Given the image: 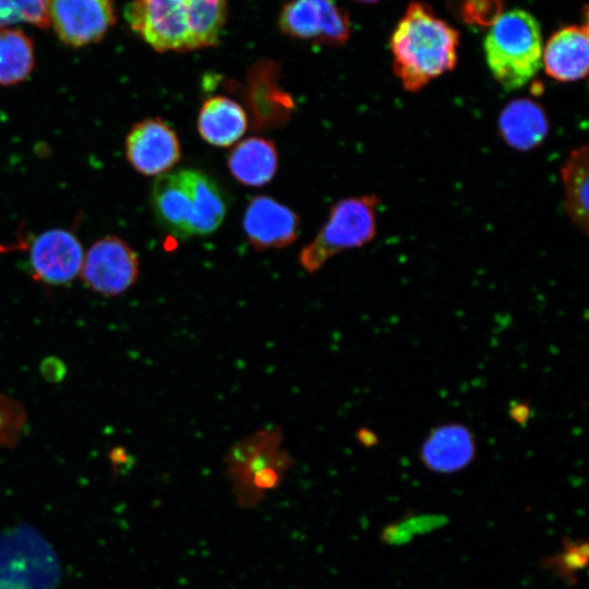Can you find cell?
I'll use <instances>...</instances> for the list:
<instances>
[{
    "mask_svg": "<svg viewBox=\"0 0 589 589\" xmlns=\"http://www.w3.org/2000/svg\"><path fill=\"white\" fill-rule=\"evenodd\" d=\"M227 7V0H131L124 17L156 51L187 52L217 45Z\"/></svg>",
    "mask_w": 589,
    "mask_h": 589,
    "instance_id": "cell-1",
    "label": "cell"
},
{
    "mask_svg": "<svg viewBox=\"0 0 589 589\" xmlns=\"http://www.w3.org/2000/svg\"><path fill=\"white\" fill-rule=\"evenodd\" d=\"M458 44L455 28L425 4L412 2L390 37L394 74L404 89L418 92L455 68Z\"/></svg>",
    "mask_w": 589,
    "mask_h": 589,
    "instance_id": "cell-2",
    "label": "cell"
},
{
    "mask_svg": "<svg viewBox=\"0 0 589 589\" xmlns=\"http://www.w3.org/2000/svg\"><path fill=\"white\" fill-rule=\"evenodd\" d=\"M488 67L506 91L525 86L542 65V36L536 17L521 9L502 14L484 38Z\"/></svg>",
    "mask_w": 589,
    "mask_h": 589,
    "instance_id": "cell-3",
    "label": "cell"
},
{
    "mask_svg": "<svg viewBox=\"0 0 589 589\" xmlns=\"http://www.w3.org/2000/svg\"><path fill=\"white\" fill-rule=\"evenodd\" d=\"M279 428H265L232 445L225 462L237 501L253 506L275 489L291 467L290 455L281 449Z\"/></svg>",
    "mask_w": 589,
    "mask_h": 589,
    "instance_id": "cell-4",
    "label": "cell"
},
{
    "mask_svg": "<svg viewBox=\"0 0 589 589\" xmlns=\"http://www.w3.org/2000/svg\"><path fill=\"white\" fill-rule=\"evenodd\" d=\"M380 197L350 196L337 202L316 236L299 253V264L308 273L317 272L328 260L346 250L363 247L376 235Z\"/></svg>",
    "mask_w": 589,
    "mask_h": 589,
    "instance_id": "cell-5",
    "label": "cell"
},
{
    "mask_svg": "<svg viewBox=\"0 0 589 589\" xmlns=\"http://www.w3.org/2000/svg\"><path fill=\"white\" fill-rule=\"evenodd\" d=\"M140 261L120 237L106 236L84 253L80 276L93 291L107 297L122 294L137 280Z\"/></svg>",
    "mask_w": 589,
    "mask_h": 589,
    "instance_id": "cell-6",
    "label": "cell"
},
{
    "mask_svg": "<svg viewBox=\"0 0 589 589\" xmlns=\"http://www.w3.org/2000/svg\"><path fill=\"white\" fill-rule=\"evenodd\" d=\"M288 36L329 46H342L350 35L348 13L336 0H291L279 14Z\"/></svg>",
    "mask_w": 589,
    "mask_h": 589,
    "instance_id": "cell-7",
    "label": "cell"
},
{
    "mask_svg": "<svg viewBox=\"0 0 589 589\" xmlns=\"http://www.w3.org/2000/svg\"><path fill=\"white\" fill-rule=\"evenodd\" d=\"M47 13L60 41L74 48L100 41L117 20L112 0H47Z\"/></svg>",
    "mask_w": 589,
    "mask_h": 589,
    "instance_id": "cell-8",
    "label": "cell"
},
{
    "mask_svg": "<svg viewBox=\"0 0 589 589\" xmlns=\"http://www.w3.org/2000/svg\"><path fill=\"white\" fill-rule=\"evenodd\" d=\"M125 156L130 165L145 176L168 172L181 158L176 131L159 118L136 122L125 137Z\"/></svg>",
    "mask_w": 589,
    "mask_h": 589,
    "instance_id": "cell-9",
    "label": "cell"
},
{
    "mask_svg": "<svg viewBox=\"0 0 589 589\" xmlns=\"http://www.w3.org/2000/svg\"><path fill=\"white\" fill-rule=\"evenodd\" d=\"M84 252L77 237L55 228L37 236L29 250L32 275L49 285H65L80 275Z\"/></svg>",
    "mask_w": 589,
    "mask_h": 589,
    "instance_id": "cell-10",
    "label": "cell"
},
{
    "mask_svg": "<svg viewBox=\"0 0 589 589\" xmlns=\"http://www.w3.org/2000/svg\"><path fill=\"white\" fill-rule=\"evenodd\" d=\"M279 73V65L272 60H261L249 71L244 98L255 130L284 125L294 110L291 95L278 84Z\"/></svg>",
    "mask_w": 589,
    "mask_h": 589,
    "instance_id": "cell-11",
    "label": "cell"
},
{
    "mask_svg": "<svg viewBox=\"0 0 589 589\" xmlns=\"http://www.w3.org/2000/svg\"><path fill=\"white\" fill-rule=\"evenodd\" d=\"M242 226L249 243L255 250L264 251L292 244L299 235L300 219L279 201L257 195L249 201Z\"/></svg>",
    "mask_w": 589,
    "mask_h": 589,
    "instance_id": "cell-12",
    "label": "cell"
},
{
    "mask_svg": "<svg viewBox=\"0 0 589 589\" xmlns=\"http://www.w3.org/2000/svg\"><path fill=\"white\" fill-rule=\"evenodd\" d=\"M545 73L562 83L587 76L589 63L588 24L569 25L555 32L542 51Z\"/></svg>",
    "mask_w": 589,
    "mask_h": 589,
    "instance_id": "cell-13",
    "label": "cell"
},
{
    "mask_svg": "<svg viewBox=\"0 0 589 589\" xmlns=\"http://www.w3.org/2000/svg\"><path fill=\"white\" fill-rule=\"evenodd\" d=\"M474 456V436L461 423H446L433 429L420 448V459L424 467L437 473L459 471Z\"/></svg>",
    "mask_w": 589,
    "mask_h": 589,
    "instance_id": "cell-14",
    "label": "cell"
},
{
    "mask_svg": "<svg viewBox=\"0 0 589 589\" xmlns=\"http://www.w3.org/2000/svg\"><path fill=\"white\" fill-rule=\"evenodd\" d=\"M151 197L155 218L166 231L191 237L192 197L182 169L158 176Z\"/></svg>",
    "mask_w": 589,
    "mask_h": 589,
    "instance_id": "cell-15",
    "label": "cell"
},
{
    "mask_svg": "<svg viewBox=\"0 0 589 589\" xmlns=\"http://www.w3.org/2000/svg\"><path fill=\"white\" fill-rule=\"evenodd\" d=\"M498 130L510 147L526 152L542 144L549 133L543 108L528 98L508 103L500 113Z\"/></svg>",
    "mask_w": 589,
    "mask_h": 589,
    "instance_id": "cell-16",
    "label": "cell"
},
{
    "mask_svg": "<svg viewBox=\"0 0 589 589\" xmlns=\"http://www.w3.org/2000/svg\"><path fill=\"white\" fill-rule=\"evenodd\" d=\"M248 115L243 107L226 96H213L202 104L197 115V131L211 145H235L248 129Z\"/></svg>",
    "mask_w": 589,
    "mask_h": 589,
    "instance_id": "cell-17",
    "label": "cell"
},
{
    "mask_svg": "<svg viewBox=\"0 0 589 589\" xmlns=\"http://www.w3.org/2000/svg\"><path fill=\"white\" fill-rule=\"evenodd\" d=\"M227 165L232 177L240 183L262 187L276 175L278 152L272 141L262 136H251L232 147Z\"/></svg>",
    "mask_w": 589,
    "mask_h": 589,
    "instance_id": "cell-18",
    "label": "cell"
},
{
    "mask_svg": "<svg viewBox=\"0 0 589 589\" xmlns=\"http://www.w3.org/2000/svg\"><path fill=\"white\" fill-rule=\"evenodd\" d=\"M182 170L192 197L191 237L209 235L226 216V197L207 173L195 169Z\"/></svg>",
    "mask_w": 589,
    "mask_h": 589,
    "instance_id": "cell-19",
    "label": "cell"
},
{
    "mask_svg": "<svg viewBox=\"0 0 589 589\" xmlns=\"http://www.w3.org/2000/svg\"><path fill=\"white\" fill-rule=\"evenodd\" d=\"M589 151L584 144L574 148L561 168L564 209L570 221L585 235L588 232Z\"/></svg>",
    "mask_w": 589,
    "mask_h": 589,
    "instance_id": "cell-20",
    "label": "cell"
},
{
    "mask_svg": "<svg viewBox=\"0 0 589 589\" xmlns=\"http://www.w3.org/2000/svg\"><path fill=\"white\" fill-rule=\"evenodd\" d=\"M35 67L32 38L20 28L0 27V85L24 82Z\"/></svg>",
    "mask_w": 589,
    "mask_h": 589,
    "instance_id": "cell-21",
    "label": "cell"
},
{
    "mask_svg": "<svg viewBox=\"0 0 589 589\" xmlns=\"http://www.w3.org/2000/svg\"><path fill=\"white\" fill-rule=\"evenodd\" d=\"M20 22L47 28V0H0V27Z\"/></svg>",
    "mask_w": 589,
    "mask_h": 589,
    "instance_id": "cell-22",
    "label": "cell"
},
{
    "mask_svg": "<svg viewBox=\"0 0 589 589\" xmlns=\"http://www.w3.org/2000/svg\"><path fill=\"white\" fill-rule=\"evenodd\" d=\"M356 1L364 2V3H373V2H376L378 0H356Z\"/></svg>",
    "mask_w": 589,
    "mask_h": 589,
    "instance_id": "cell-23",
    "label": "cell"
}]
</instances>
